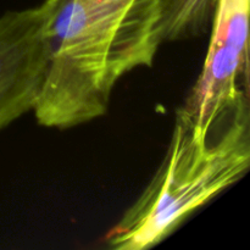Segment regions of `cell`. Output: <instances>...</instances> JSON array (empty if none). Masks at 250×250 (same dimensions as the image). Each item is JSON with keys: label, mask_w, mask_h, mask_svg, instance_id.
I'll return each mask as SVG.
<instances>
[{"label": "cell", "mask_w": 250, "mask_h": 250, "mask_svg": "<svg viewBox=\"0 0 250 250\" xmlns=\"http://www.w3.org/2000/svg\"><path fill=\"white\" fill-rule=\"evenodd\" d=\"M49 1L0 16V131L33 110L46 66Z\"/></svg>", "instance_id": "obj_4"}, {"label": "cell", "mask_w": 250, "mask_h": 250, "mask_svg": "<svg viewBox=\"0 0 250 250\" xmlns=\"http://www.w3.org/2000/svg\"><path fill=\"white\" fill-rule=\"evenodd\" d=\"M46 66L33 107L39 125L70 128L103 116L117 81L153 63L161 44L149 15L87 0H48Z\"/></svg>", "instance_id": "obj_1"}, {"label": "cell", "mask_w": 250, "mask_h": 250, "mask_svg": "<svg viewBox=\"0 0 250 250\" xmlns=\"http://www.w3.org/2000/svg\"><path fill=\"white\" fill-rule=\"evenodd\" d=\"M248 100L237 105L231 124L215 143L177 112L163 164L137 202L105 237L109 248L143 250L165 239L190 212L248 171Z\"/></svg>", "instance_id": "obj_2"}, {"label": "cell", "mask_w": 250, "mask_h": 250, "mask_svg": "<svg viewBox=\"0 0 250 250\" xmlns=\"http://www.w3.org/2000/svg\"><path fill=\"white\" fill-rule=\"evenodd\" d=\"M249 0H219L204 66L178 109L200 134L248 100Z\"/></svg>", "instance_id": "obj_3"}, {"label": "cell", "mask_w": 250, "mask_h": 250, "mask_svg": "<svg viewBox=\"0 0 250 250\" xmlns=\"http://www.w3.org/2000/svg\"><path fill=\"white\" fill-rule=\"evenodd\" d=\"M87 1L95 5L122 10V11L154 14L158 15L159 17V0H87Z\"/></svg>", "instance_id": "obj_6"}, {"label": "cell", "mask_w": 250, "mask_h": 250, "mask_svg": "<svg viewBox=\"0 0 250 250\" xmlns=\"http://www.w3.org/2000/svg\"><path fill=\"white\" fill-rule=\"evenodd\" d=\"M219 0H159L161 43L194 38L209 31Z\"/></svg>", "instance_id": "obj_5"}]
</instances>
